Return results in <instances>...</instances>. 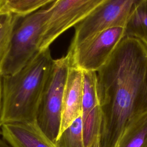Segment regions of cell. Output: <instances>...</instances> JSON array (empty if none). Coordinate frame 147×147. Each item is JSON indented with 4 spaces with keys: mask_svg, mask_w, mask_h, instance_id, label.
<instances>
[{
    "mask_svg": "<svg viewBox=\"0 0 147 147\" xmlns=\"http://www.w3.org/2000/svg\"><path fill=\"white\" fill-rule=\"evenodd\" d=\"M109 0H56L47 9V17L40 42V51L50 45L64 32L75 27Z\"/></svg>",
    "mask_w": 147,
    "mask_h": 147,
    "instance_id": "obj_5",
    "label": "cell"
},
{
    "mask_svg": "<svg viewBox=\"0 0 147 147\" xmlns=\"http://www.w3.org/2000/svg\"><path fill=\"white\" fill-rule=\"evenodd\" d=\"M47 17V8L19 16L1 76L18 72L40 52V42Z\"/></svg>",
    "mask_w": 147,
    "mask_h": 147,
    "instance_id": "obj_3",
    "label": "cell"
},
{
    "mask_svg": "<svg viewBox=\"0 0 147 147\" xmlns=\"http://www.w3.org/2000/svg\"><path fill=\"white\" fill-rule=\"evenodd\" d=\"M53 60L49 48L40 51L18 72L1 76L3 124L36 120Z\"/></svg>",
    "mask_w": 147,
    "mask_h": 147,
    "instance_id": "obj_2",
    "label": "cell"
},
{
    "mask_svg": "<svg viewBox=\"0 0 147 147\" xmlns=\"http://www.w3.org/2000/svg\"><path fill=\"white\" fill-rule=\"evenodd\" d=\"M19 16L0 7V75L9 51L13 31Z\"/></svg>",
    "mask_w": 147,
    "mask_h": 147,
    "instance_id": "obj_12",
    "label": "cell"
},
{
    "mask_svg": "<svg viewBox=\"0 0 147 147\" xmlns=\"http://www.w3.org/2000/svg\"><path fill=\"white\" fill-rule=\"evenodd\" d=\"M143 0H109L78 24L69 47H74L98 33L113 27L126 28Z\"/></svg>",
    "mask_w": 147,
    "mask_h": 147,
    "instance_id": "obj_6",
    "label": "cell"
},
{
    "mask_svg": "<svg viewBox=\"0 0 147 147\" xmlns=\"http://www.w3.org/2000/svg\"><path fill=\"white\" fill-rule=\"evenodd\" d=\"M82 70L70 63L63 95L59 134L82 116Z\"/></svg>",
    "mask_w": 147,
    "mask_h": 147,
    "instance_id": "obj_9",
    "label": "cell"
},
{
    "mask_svg": "<svg viewBox=\"0 0 147 147\" xmlns=\"http://www.w3.org/2000/svg\"><path fill=\"white\" fill-rule=\"evenodd\" d=\"M96 73L100 147H113L127 124L147 111V42L125 34Z\"/></svg>",
    "mask_w": 147,
    "mask_h": 147,
    "instance_id": "obj_1",
    "label": "cell"
},
{
    "mask_svg": "<svg viewBox=\"0 0 147 147\" xmlns=\"http://www.w3.org/2000/svg\"><path fill=\"white\" fill-rule=\"evenodd\" d=\"M2 76L0 75V132L3 125L2 121Z\"/></svg>",
    "mask_w": 147,
    "mask_h": 147,
    "instance_id": "obj_17",
    "label": "cell"
},
{
    "mask_svg": "<svg viewBox=\"0 0 147 147\" xmlns=\"http://www.w3.org/2000/svg\"><path fill=\"white\" fill-rule=\"evenodd\" d=\"M3 1H4V0H0V5H2V3L3 2Z\"/></svg>",
    "mask_w": 147,
    "mask_h": 147,
    "instance_id": "obj_19",
    "label": "cell"
},
{
    "mask_svg": "<svg viewBox=\"0 0 147 147\" xmlns=\"http://www.w3.org/2000/svg\"><path fill=\"white\" fill-rule=\"evenodd\" d=\"M1 135L12 147H58L41 130L36 120L4 123Z\"/></svg>",
    "mask_w": 147,
    "mask_h": 147,
    "instance_id": "obj_8",
    "label": "cell"
},
{
    "mask_svg": "<svg viewBox=\"0 0 147 147\" xmlns=\"http://www.w3.org/2000/svg\"><path fill=\"white\" fill-rule=\"evenodd\" d=\"M56 144L58 147H85L82 116L77 118L59 134Z\"/></svg>",
    "mask_w": 147,
    "mask_h": 147,
    "instance_id": "obj_14",
    "label": "cell"
},
{
    "mask_svg": "<svg viewBox=\"0 0 147 147\" xmlns=\"http://www.w3.org/2000/svg\"><path fill=\"white\" fill-rule=\"evenodd\" d=\"M56 0H4L0 7L11 12L24 16L43 8Z\"/></svg>",
    "mask_w": 147,
    "mask_h": 147,
    "instance_id": "obj_15",
    "label": "cell"
},
{
    "mask_svg": "<svg viewBox=\"0 0 147 147\" xmlns=\"http://www.w3.org/2000/svg\"><path fill=\"white\" fill-rule=\"evenodd\" d=\"M0 147H12L2 136L0 137Z\"/></svg>",
    "mask_w": 147,
    "mask_h": 147,
    "instance_id": "obj_18",
    "label": "cell"
},
{
    "mask_svg": "<svg viewBox=\"0 0 147 147\" xmlns=\"http://www.w3.org/2000/svg\"><path fill=\"white\" fill-rule=\"evenodd\" d=\"M70 63L68 53L54 59L36 118L40 128L55 143L60 130L63 95Z\"/></svg>",
    "mask_w": 147,
    "mask_h": 147,
    "instance_id": "obj_4",
    "label": "cell"
},
{
    "mask_svg": "<svg viewBox=\"0 0 147 147\" xmlns=\"http://www.w3.org/2000/svg\"><path fill=\"white\" fill-rule=\"evenodd\" d=\"M125 30V34L138 37L147 42V0H143L136 7Z\"/></svg>",
    "mask_w": 147,
    "mask_h": 147,
    "instance_id": "obj_13",
    "label": "cell"
},
{
    "mask_svg": "<svg viewBox=\"0 0 147 147\" xmlns=\"http://www.w3.org/2000/svg\"><path fill=\"white\" fill-rule=\"evenodd\" d=\"M113 147H147V111L127 124Z\"/></svg>",
    "mask_w": 147,
    "mask_h": 147,
    "instance_id": "obj_10",
    "label": "cell"
},
{
    "mask_svg": "<svg viewBox=\"0 0 147 147\" xmlns=\"http://www.w3.org/2000/svg\"><path fill=\"white\" fill-rule=\"evenodd\" d=\"M87 147H100V134L96 135Z\"/></svg>",
    "mask_w": 147,
    "mask_h": 147,
    "instance_id": "obj_16",
    "label": "cell"
},
{
    "mask_svg": "<svg viewBox=\"0 0 147 147\" xmlns=\"http://www.w3.org/2000/svg\"><path fill=\"white\" fill-rule=\"evenodd\" d=\"M82 118L83 119L90 113L100 109L101 107L98 92L96 72L82 70Z\"/></svg>",
    "mask_w": 147,
    "mask_h": 147,
    "instance_id": "obj_11",
    "label": "cell"
},
{
    "mask_svg": "<svg viewBox=\"0 0 147 147\" xmlns=\"http://www.w3.org/2000/svg\"><path fill=\"white\" fill-rule=\"evenodd\" d=\"M125 34V28H110L74 47H69L67 53L71 64L82 70L97 72L107 62Z\"/></svg>",
    "mask_w": 147,
    "mask_h": 147,
    "instance_id": "obj_7",
    "label": "cell"
}]
</instances>
